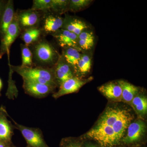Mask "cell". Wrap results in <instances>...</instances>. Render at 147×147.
Masks as SVG:
<instances>
[{"mask_svg":"<svg viewBox=\"0 0 147 147\" xmlns=\"http://www.w3.org/2000/svg\"><path fill=\"white\" fill-rule=\"evenodd\" d=\"M51 2V0H34L31 9L36 11L50 10Z\"/></svg>","mask_w":147,"mask_h":147,"instance_id":"4316f807","label":"cell"},{"mask_svg":"<svg viewBox=\"0 0 147 147\" xmlns=\"http://www.w3.org/2000/svg\"><path fill=\"white\" fill-rule=\"evenodd\" d=\"M127 129V133L122 140V146L130 147L144 145L146 125L144 121L139 119L131 123Z\"/></svg>","mask_w":147,"mask_h":147,"instance_id":"3957f363","label":"cell"},{"mask_svg":"<svg viewBox=\"0 0 147 147\" xmlns=\"http://www.w3.org/2000/svg\"><path fill=\"white\" fill-rule=\"evenodd\" d=\"M13 122L14 128L21 132L27 142V146L30 147H49L45 142L41 129L37 127H28L16 123L10 116Z\"/></svg>","mask_w":147,"mask_h":147,"instance_id":"277c9868","label":"cell"},{"mask_svg":"<svg viewBox=\"0 0 147 147\" xmlns=\"http://www.w3.org/2000/svg\"><path fill=\"white\" fill-rule=\"evenodd\" d=\"M13 2L11 0L6 2L0 22V38L1 39L9 26L13 21L15 15Z\"/></svg>","mask_w":147,"mask_h":147,"instance_id":"5bb4252c","label":"cell"},{"mask_svg":"<svg viewBox=\"0 0 147 147\" xmlns=\"http://www.w3.org/2000/svg\"><path fill=\"white\" fill-rule=\"evenodd\" d=\"M59 45L63 47H71L81 51L78 45V36L75 34L62 28L53 33Z\"/></svg>","mask_w":147,"mask_h":147,"instance_id":"8fae6325","label":"cell"},{"mask_svg":"<svg viewBox=\"0 0 147 147\" xmlns=\"http://www.w3.org/2000/svg\"><path fill=\"white\" fill-rule=\"evenodd\" d=\"M92 80V77L87 79H82L77 76H73L60 85L59 90L53 94V97L57 99L63 96L76 92L84 85Z\"/></svg>","mask_w":147,"mask_h":147,"instance_id":"52a82bcc","label":"cell"},{"mask_svg":"<svg viewBox=\"0 0 147 147\" xmlns=\"http://www.w3.org/2000/svg\"><path fill=\"white\" fill-rule=\"evenodd\" d=\"M23 87L25 92L36 98H43L54 92L55 87L47 84L23 79Z\"/></svg>","mask_w":147,"mask_h":147,"instance_id":"ba28073f","label":"cell"},{"mask_svg":"<svg viewBox=\"0 0 147 147\" xmlns=\"http://www.w3.org/2000/svg\"><path fill=\"white\" fill-rule=\"evenodd\" d=\"M85 137L93 140L101 147H117L122 146L121 142L116 136L113 126L98 122L87 132Z\"/></svg>","mask_w":147,"mask_h":147,"instance_id":"7a4b0ae2","label":"cell"},{"mask_svg":"<svg viewBox=\"0 0 147 147\" xmlns=\"http://www.w3.org/2000/svg\"><path fill=\"white\" fill-rule=\"evenodd\" d=\"M117 82L121 88L122 102L130 105L133 98L139 92V88L123 80Z\"/></svg>","mask_w":147,"mask_h":147,"instance_id":"2e32d148","label":"cell"},{"mask_svg":"<svg viewBox=\"0 0 147 147\" xmlns=\"http://www.w3.org/2000/svg\"><path fill=\"white\" fill-rule=\"evenodd\" d=\"M92 1L90 0H71L69 1L68 10L73 12L79 11L86 8Z\"/></svg>","mask_w":147,"mask_h":147,"instance_id":"d4e9b609","label":"cell"},{"mask_svg":"<svg viewBox=\"0 0 147 147\" xmlns=\"http://www.w3.org/2000/svg\"><path fill=\"white\" fill-rule=\"evenodd\" d=\"M13 71H16L23 79L47 84L56 88V83L54 68L42 67H21L20 66H11Z\"/></svg>","mask_w":147,"mask_h":147,"instance_id":"6da1fadb","label":"cell"},{"mask_svg":"<svg viewBox=\"0 0 147 147\" xmlns=\"http://www.w3.org/2000/svg\"><path fill=\"white\" fill-rule=\"evenodd\" d=\"M18 22L21 28L27 29L34 28L39 21V16L36 11L23 10L18 13Z\"/></svg>","mask_w":147,"mask_h":147,"instance_id":"4fadbf2b","label":"cell"},{"mask_svg":"<svg viewBox=\"0 0 147 147\" xmlns=\"http://www.w3.org/2000/svg\"><path fill=\"white\" fill-rule=\"evenodd\" d=\"M82 147H101L97 143H93L92 142H83Z\"/></svg>","mask_w":147,"mask_h":147,"instance_id":"83f0119b","label":"cell"},{"mask_svg":"<svg viewBox=\"0 0 147 147\" xmlns=\"http://www.w3.org/2000/svg\"><path fill=\"white\" fill-rule=\"evenodd\" d=\"M69 1L67 0H51L50 10L57 13H63L68 10Z\"/></svg>","mask_w":147,"mask_h":147,"instance_id":"cb8c5ba5","label":"cell"},{"mask_svg":"<svg viewBox=\"0 0 147 147\" xmlns=\"http://www.w3.org/2000/svg\"><path fill=\"white\" fill-rule=\"evenodd\" d=\"M63 19L58 16L50 15L45 18L44 22V30L47 33H54L62 28Z\"/></svg>","mask_w":147,"mask_h":147,"instance_id":"d6986e66","label":"cell"},{"mask_svg":"<svg viewBox=\"0 0 147 147\" xmlns=\"http://www.w3.org/2000/svg\"><path fill=\"white\" fill-rule=\"evenodd\" d=\"M3 88V82L0 78V96H1V91Z\"/></svg>","mask_w":147,"mask_h":147,"instance_id":"4dcf8cb0","label":"cell"},{"mask_svg":"<svg viewBox=\"0 0 147 147\" xmlns=\"http://www.w3.org/2000/svg\"><path fill=\"white\" fill-rule=\"evenodd\" d=\"M6 3V2L4 1H0V22H1V18Z\"/></svg>","mask_w":147,"mask_h":147,"instance_id":"f1b7e54d","label":"cell"},{"mask_svg":"<svg viewBox=\"0 0 147 147\" xmlns=\"http://www.w3.org/2000/svg\"><path fill=\"white\" fill-rule=\"evenodd\" d=\"M22 64L21 67H32V53L26 45H21Z\"/></svg>","mask_w":147,"mask_h":147,"instance_id":"603a6c76","label":"cell"},{"mask_svg":"<svg viewBox=\"0 0 147 147\" xmlns=\"http://www.w3.org/2000/svg\"><path fill=\"white\" fill-rule=\"evenodd\" d=\"M94 43V36L92 32L85 30L78 36V45L82 50H90Z\"/></svg>","mask_w":147,"mask_h":147,"instance_id":"44dd1931","label":"cell"},{"mask_svg":"<svg viewBox=\"0 0 147 147\" xmlns=\"http://www.w3.org/2000/svg\"><path fill=\"white\" fill-rule=\"evenodd\" d=\"M8 115L5 107L1 105L0 107V141L11 145L13 144L11 139L15 128L8 120Z\"/></svg>","mask_w":147,"mask_h":147,"instance_id":"9c48e42d","label":"cell"},{"mask_svg":"<svg viewBox=\"0 0 147 147\" xmlns=\"http://www.w3.org/2000/svg\"><path fill=\"white\" fill-rule=\"evenodd\" d=\"M92 65V58L90 55L87 54L82 55L76 66L75 76L80 78V76H84L89 73Z\"/></svg>","mask_w":147,"mask_h":147,"instance_id":"ffe728a7","label":"cell"},{"mask_svg":"<svg viewBox=\"0 0 147 147\" xmlns=\"http://www.w3.org/2000/svg\"><path fill=\"white\" fill-rule=\"evenodd\" d=\"M56 83L59 86L66 80L75 76L71 66L65 60L62 56H60L54 68Z\"/></svg>","mask_w":147,"mask_h":147,"instance_id":"30bf717a","label":"cell"},{"mask_svg":"<svg viewBox=\"0 0 147 147\" xmlns=\"http://www.w3.org/2000/svg\"><path fill=\"white\" fill-rule=\"evenodd\" d=\"M98 90L105 97L115 102L121 101V88L117 82H110L98 87Z\"/></svg>","mask_w":147,"mask_h":147,"instance_id":"7c38bea8","label":"cell"},{"mask_svg":"<svg viewBox=\"0 0 147 147\" xmlns=\"http://www.w3.org/2000/svg\"><path fill=\"white\" fill-rule=\"evenodd\" d=\"M11 145L7 144H5V143H4V142L0 141V147H10Z\"/></svg>","mask_w":147,"mask_h":147,"instance_id":"f546056e","label":"cell"},{"mask_svg":"<svg viewBox=\"0 0 147 147\" xmlns=\"http://www.w3.org/2000/svg\"><path fill=\"white\" fill-rule=\"evenodd\" d=\"M81 55L80 51L75 48L71 47L63 48L62 56L66 62L71 67L74 74Z\"/></svg>","mask_w":147,"mask_h":147,"instance_id":"ac0fdd59","label":"cell"},{"mask_svg":"<svg viewBox=\"0 0 147 147\" xmlns=\"http://www.w3.org/2000/svg\"><path fill=\"white\" fill-rule=\"evenodd\" d=\"M41 32L40 29L36 27L26 29L22 35L25 45L28 46L36 42L39 38Z\"/></svg>","mask_w":147,"mask_h":147,"instance_id":"7402d4cb","label":"cell"},{"mask_svg":"<svg viewBox=\"0 0 147 147\" xmlns=\"http://www.w3.org/2000/svg\"><path fill=\"white\" fill-rule=\"evenodd\" d=\"M146 147L144 145H143V146H133V147Z\"/></svg>","mask_w":147,"mask_h":147,"instance_id":"1f68e13d","label":"cell"},{"mask_svg":"<svg viewBox=\"0 0 147 147\" xmlns=\"http://www.w3.org/2000/svg\"><path fill=\"white\" fill-rule=\"evenodd\" d=\"M130 106L141 118H144L147 113V98L146 95L139 92L132 100Z\"/></svg>","mask_w":147,"mask_h":147,"instance_id":"e0dca14e","label":"cell"},{"mask_svg":"<svg viewBox=\"0 0 147 147\" xmlns=\"http://www.w3.org/2000/svg\"><path fill=\"white\" fill-rule=\"evenodd\" d=\"M10 147H17L15 146H14V145H13V144L11 145V146ZM26 147H29V146H27Z\"/></svg>","mask_w":147,"mask_h":147,"instance_id":"d6a6232c","label":"cell"},{"mask_svg":"<svg viewBox=\"0 0 147 147\" xmlns=\"http://www.w3.org/2000/svg\"><path fill=\"white\" fill-rule=\"evenodd\" d=\"M117 147H126L124 146H118Z\"/></svg>","mask_w":147,"mask_h":147,"instance_id":"836d02e7","label":"cell"},{"mask_svg":"<svg viewBox=\"0 0 147 147\" xmlns=\"http://www.w3.org/2000/svg\"><path fill=\"white\" fill-rule=\"evenodd\" d=\"M88 26L84 21L79 18L67 16L63 19L62 28L79 36L82 32L87 30Z\"/></svg>","mask_w":147,"mask_h":147,"instance_id":"9a60e30c","label":"cell"},{"mask_svg":"<svg viewBox=\"0 0 147 147\" xmlns=\"http://www.w3.org/2000/svg\"><path fill=\"white\" fill-rule=\"evenodd\" d=\"M83 139L74 137H67L61 140L59 147H82Z\"/></svg>","mask_w":147,"mask_h":147,"instance_id":"484cf974","label":"cell"},{"mask_svg":"<svg viewBox=\"0 0 147 147\" xmlns=\"http://www.w3.org/2000/svg\"><path fill=\"white\" fill-rule=\"evenodd\" d=\"M34 54L37 60L47 65L54 63L60 57L53 45L45 40L40 41L35 45Z\"/></svg>","mask_w":147,"mask_h":147,"instance_id":"5b68a950","label":"cell"},{"mask_svg":"<svg viewBox=\"0 0 147 147\" xmlns=\"http://www.w3.org/2000/svg\"><path fill=\"white\" fill-rule=\"evenodd\" d=\"M21 29L18 22V12L15 13L13 21L9 26L4 36L1 39L0 46V59L6 53L9 54V49L20 34Z\"/></svg>","mask_w":147,"mask_h":147,"instance_id":"8992f818","label":"cell"}]
</instances>
